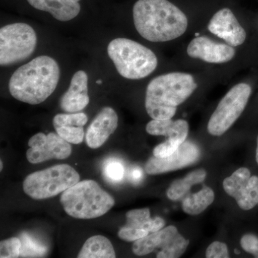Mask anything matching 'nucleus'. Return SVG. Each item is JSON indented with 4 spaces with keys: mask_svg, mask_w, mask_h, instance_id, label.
Listing matches in <instances>:
<instances>
[{
    "mask_svg": "<svg viewBox=\"0 0 258 258\" xmlns=\"http://www.w3.org/2000/svg\"><path fill=\"white\" fill-rule=\"evenodd\" d=\"M133 16L137 31L151 42L175 40L188 27L184 13L168 0H139L134 5Z\"/></svg>",
    "mask_w": 258,
    "mask_h": 258,
    "instance_id": "obj_1",
    "label": "nucleus"
},
{
    "mask_svg": "<svg viewBox=\"0 0 258 258\" xmlns=\"http://www.w3.org/2000/svg\"><path fill=\"white\" fill-rule=\"evenodd\" d=\"M60 76V68L53 58L39 56L15 71L9 81L10 94L23 103L40 104L55 91Z\"/></svg>",
    "mask_w": 258,
    "mask_h": 258,
    "instance_id": "obj_2",
    "label": "nucleus"
},
{
    "mask_svg": "<svg viewBox=\"0 0 258 258\" xmlns=\"http://www.w3.org/2000/svg\"><path fill=\"white\" fill-rule=\"evenodd\" d=\"M198 87L191 75L170 73L158 76L148 85L145 107L152 119H170L177 107L184 103Z\"/></svg>",
    "mask_w": 258,
    "mask_h": 258,
    "instance_id": "obj_3",
    "label": "nucleus"
},
{
    "mask_svg": "<svg viewBox=\"0 0 258 258\" xmlns=\"http://www.w3.org/2000/svg\"><path fill=\"white\" fill-rule=\"evenodd\" d=\"M60 200L68 215L81 220L103 216L115 205L113 197L93 180L76 183L62 193Z\"/></svg>",
    "mask_w": 258,
    "mask_h": 258,
    "instance_id": "obj_4",
    "label": "nucleus"
},
{
    "mask_svg": "<svg viewBox=\"0 0 258 258\" xmlns=\"http://www.w3.org/2000/svg\"><path fill=\"white\" fill-rule=\"evenodd\" d=\"M107 51L118 74L125 79H144L157 69L155 54L142 44L129 39H114L108 44Z\"/></svg>",
    "mask_w": 258,
    "mask_h": 258,
    "instance_id": "obj_5",
    "label": "nucleus"
},
{
    "mask_svg": "<svg viewBox=\"0 0 258 258\" xmlns=\"http://www.w3.org/2000/svg\"><path fill=\"white\" fill-rule=\"evenodd\" d=\"M79 180V173L72 166L59 164L27 176L23 182V189L34 200H45L63 192Z\"/></svg>",
    "mask_w": 258,
    "mask_h": 258,
    "instance_id": "obj_6",
    "label": "nucleus"
},
{
    "mask_svg": "<svg viewBox=\"0 0 258 258\" xmlns=\"http://www.w3.org/2000/svg\"><path fill=\"white\" fill-rule=\"evenodd\" d=\"M36 46V33L28 24L5 25L0 29V64L10 66L26 60Z\"/></svg>",
    "mask_w": 258,
    "mask_h": 258,
    "instance_id": "obj_7",
    "label": "nucleus"
},
{
    "mask_svg": "<svg viewBox=\"0 0 258 258\" xmlns=\"http://www.w3.org/2000/svg\"><path fill=\"white\" fill-rule=\"evenodd\" d=\"M252 89L247 83H239L225 95L209 120L208 130L212 136L223 135L240 116Z\"/></svg>",
    "mask_w": 258,
    "mask_h": 258,
    "instance_id": "obj_8",
    "label": "nucleus"
},
{
    "mask_svg": "<svg viewBox=\"0 0 258 258\" xmlns=\"http://www.w3.org/2000/svg\"><path fill=\"white\" fill-rule=\"evenodd\" d=\"M189 242L180 235L175 226L171 225L135 241L133 252L137 255L143 256L161 249L157 258H178L184 253Z\"/></svg>",
    "mask_w": 258,
    "mask_h": 258,
    "instance_id": "obj_9",
    "label": "nucleus"
},
{
    "mask_svg": "<svg viewBox=\"0 0 258 258\" xmlns=\"http://www.w3.org/2000/svg\"><path fill=\"white\" fill-rule=\"evenodd\" d=\"M30 149L26 157L31 164H39L50 159H66L71 156L72 148L69 142L57 134L38 133L29 140Z\"/></svg>",
    "mask_w": 258,
    "mask_h": 258,
    "instance_id": "obj_10",
    "label": "nucleus"
},
{
    "mask_svg": "<svg viewBox=\"0 0 258 258\" xmlns=\"http://www.w3.org/2000/svg\"><path fill=\"white\" fill-rule=\"evenodd\" d=\"M225 192L233 198L242 210H252L258 204V177L242 167L223 181Z\"/></svg>",
    "mask_w": 258,
    "mask_h": 258,
    "instance_id": "obj_11",
    "label": "nucleus"
},
{
    "mask_svg": "<svg viewBox=\"0 0 258 258\" xmlns=\"http://www.w3.org/2000/svg\"><path fill=\"white\" fill-rule=\"evenodd\" d=\"M200 148L196 144L184 142L169 157L150 158L146 164V171L154 175L177 170L195 164L200 159Z\"/></svg>",
    "mask_w": 258,
    "mask_h": 258,
    "instance_id": "obj_12",
    "label": "nucleus"
},
{
    "mask_svg": "<svg viewBox=\"0 0 258 258\" xmlns=\"http://www.w3.org/2000/svg\"><path fill=\"white\" fill-rule=\"evenodd\" d=\"M208 30L230 46H239L245 41V30L228 8L219 10L214 15L209 23Z\"/></svg>",
    "mask_w": 258,
    "mask_h": 258,
    "instance_id": "obj_13",
    "label": "nucleus"
},
{
    "mask_svg": "<svg viewBox=\"0 0 258 258\" xmlns=\"http://www.w3.org/2000/svg\"><path fill=\"white\" fill-rule=\"evenodd\" d=\"M188 55L210 63H224L232 60L235 55L233 47L217 43L207 37H197L188 45Z\"/></svg>",
    "mask_w": 258,
    "mask_h": 258,
    "instance_id": "obj_14",
    "label": "nucleus"
},
{
    "mask_svg": "<svg viewBox=\"0 0 258 258\" xmlns=\"http://www.w3.org/2000/svg\"><path fill=\"white\" fill-rule=\"evenodd\" d=\"M118 117L111 107H104L87 129L86 139L91 149H98L108 140L118 127Z\"/></svg>",
    "mask_w": 258,
    "mask_h": 258,
    "instance_id": "obj_15",
    "label": "nucleus"
},
{
    "mask_svg": "<svg viewBox=\"0 0 258 258\" xmlns=\"http://www.w3.org/2000/svg\"><path fill=\"white\" fill-rule=\"evenodd\" d=\"M88 78L85 71L76 72L71 79L69 90L61 97L60 106L66 113L83 111L90 102L88 96Z\"/></svg>",
    "mask_w": 258,
    "mask_h": 258,
    "instance_id": "obj_16",
    "label": "nucleus"
},
{
    "mask_svg": "<svg viewBox=\"0 0 258 258\" xmlns=\"http://www.w3.org/2000/svg\"><path fill=\"white\" fill-rule=\"evenodd\" d=\"M32 8L50 13L60 22H68L77 17L81 11L80 0H28Z\"/></svg>",
    "mask_w": 258,
    "mask_h": 258,
    "instance_id": "obj_17",
    "label": "nucleus"
},
{
    "mask_svg": "<svg viewBox=\"0 0 258 258\" xmlns=\"http://www.w3.org/2000/svg\"><path fill=\"white\" fill-rule=\"evenodd\" d=\"M147 133L153 136H165L169 140L182 144L189 133V124L185 120L153 119L146 127Z\"/></svg>",
    "mask_w": 258,
    "mask_h": 258,
    "instance_id": "obj_18",
    "label": "nucleus"
},
{
    "mask_svg": "<svg viewBox=\"0 0 258 258\" xmlns=\"http://www.w3.org/2000/svg\"><path fill=\"white\" fill-rule=\"evenodd\" d=\"M125 215L127 222L125 226L137 230H145L149 234L164 228L166 224L161 217L151 218L150 210L148 208L131 210Z\"/></svg>",
    "mask_w": 258,
    "mask_h": 258,
    "instance_id": "obj_19",
    "label": "nucleus"
},
{
    "mask_svg": "<svg viewBox=\"0 0 258 258\" xmlns=\"http://www.w3.org/2000/svg\"><path fill=\"white\" fill-rule=\"evenodd\" d=\"M79 258H114L115 252L111 241L104 236L90 237L78 254Z\"/></svg>",
    "mask_w": 258,
    "mask_h": 258,
    "instance_id": "obj_20",
    "label": "nucleus"
},
{
    "mask_svg": "<svg viewBox=\"0 0 258 258\" xmlns=\"http://www.w3.org/2000/svg\"><path fill=\"white\" fill-rule=\"evenodd\" d=\"M206 176V171L203 169L191 171L182 179L176 180L171 183L166 191L168 198L173 201L181 200L189 191L191 186L203 183Z\"/></svg>",
    "mask_w": 258,
    "mask_h": 258,
    "instance_id": "obj_21",
    "label": "nucleus"
},
{
    "mask_svg": "<svg viewBox=\"0 0 258 258\" xmlns=\"http://www.w3.org/2000/svg\"><path fill=\"white\" fill-rule=\"evenodd\" d=\"M214 200L213 190L209 186H204L198 192L189 195L183 200L182 209L188 215H200L212 205Z\"/></svg>",
    "mask_w": 258,
    "mask_h": 258,
    "instance_id": "obj_22",
    "label": "nucleus"
},
{
    "mask_svg": "<svg viewBox=\"0 0 258 258\" xmlns=\"http://www.w3.org/2000/svg\"><path fill=\"white\" fill-rule=\"evenodd\" d=\"M21 252L23 257H41L47 254V247L33 236L24 232L20 235Z\"/></svg>",
    "mask_w": 258,
    "mask_h": 258,
    "instance_id": "obj_23",
    "label": "nucleus"
},
{
    "mask_svg": "<svg viewBox=\"0 0 258 258\" xmlns=\"http://www.w3.org/2000/svg\"><path fill=\"white\" fill-rule=\"evenodd\" d=\"M88 116L84 113H69L57 114L53 118L54 127L84 126L87 123Z\"/></svg>",
    "mask_w": 258,
    "mask_h": 258,
    "instance_id": "obj_24",
    "label": "nucleus"
},
{
    "mask_svg": "<svg viewBox=\"0 0 258 258\" xmlns=\"http://www.w3.org/2000/svg\"><path fill=\"white\" fill-rule=\"evenodd\" d=\"M103 174L108 181L114 183L120 182L124 177V166L118 159H108L103 166Z\"/></svg>",
    "mask_w": 258,
    "mask_h": 258,
    "instance_id": "obj_25",
    "label": "nucleus"
},
{
    "mask_svg": "<svg viewBox=\"0 0 258 258\" xmlns=\"http://www.w3.org/2000/svg\"><path fill=\"white\" fill-rule=\"evenodd\" d=\"M59 136L71 144L82 143L84 139V129L82 126H60L55 128Z\"/></svg>",
    "mask_w": 258,
    "mask_h": 258,
    "instance_id": "obj_26",
    "label": "nucleus"
},
{
    "mask_svg": "<svg viewBox=\"0 0 258 258\" xmlns=\"http://www.w3.org/2000/svg\"><path fill=\"white\" fill-rule=\"evenodd\" d=\"M21 241L18 237H12L0 242V257L15 258L20 256Z\"/></svg>",
    "mask_w": 258,
    "mask_h": 258,
    "instance_id": "obj_27",
    "label": "nucleus"
},
{
    "mask_svg": "<svg viewBox=\"0 0 258 258\" xmlns=\"http://www.w3.org/2000/svg\"><path fill=\"white\" fill-rule=\"evenodd\" d=\"M148 235H149V233L147 231L131 228L125 225L120 229L118 233V237L126 242H135Z\"/></svg>",
    "mask_w": 258,
    "mask_h": 258,
    "instance_id": "obj_28",
    "label": "nucleus"
},
{
    "mask_svg": "<svg viewBox=\"0 0 258 258\" xmlns=\"http://www.w3.org/2000/svg\"><path fill=\"white\" fill-rule=\"evenodd\" d=\"M206 257L208 258H227L229 256L227 244L223 242H216L210 244L206 250Z\"/></svg>",
    "mask_w": 258,
    "mask_h": 258,
    "instance_id": "obj_29",
    "label": "nucleus"
},
{
    "mask_svg": "<svg viewBox=\"0 0 258 258\" xmlns=\"http://www.w3.org/2000/svg\"><path fill=\"white\" fill-rule=\"evenodd\" d=\"M179 146V144L167 139L164 143L159 144L154 148V151H153L154 157L157 158L169 157L175 152Z\"/></svg>",
    "mask_w": 258,
    "mask_h": 258,
    "instance_id": "obj_30",
    "label": "nucleus"
},
{
    "mask_svg": "<svg viewBox=\"0 0 258 258\" xmlns=\"http://www.w3.org/2000/svg\"><path fill=\"white\" fill-rule=\"evenodd\" d=\"M241 247L246 252L258 257V237L252 234H247L240 240Z\"/></svg>",
    "mask_w": 258,
    "mask_h": 258,
    "instance_id": "obj_31",
    "label": "nucleus"
},
{
    "mask_svg": "<svg viewBox=\"0 0 258 258\" xmlns=\"http://www.w3.org/2000/svg\"><path fill=\"white\" fill-rule=\"evenodd\" d=\"M143 178V171L138 166L132 168L128 171V179L134 184H138Z\"/></svg>",
    "mask_w": 258,
    "mask_h": 258,
    "instance_id": "obj_32",
    "label": "nucleus"
},
{
    "mask_svg": "<svg viewBox=\"0 0 258 258\" xmlns=\"http://www.w3.org/2000/svg\"><path fill=\"white\" fill-rule=\"evenodd\" d=\"M256 161H257L258 164V137L257 141V149H256Z\"/></svg>",
    "mask_w": 258,
    "mask_h": 258,
    "instance_id": "obj_33",
    "label": "nucleus"
},
{
    "mask_svg": "<svg viewBox=\"0 0 258 258\" xmlns=\"http://www.w3.org/2000/svg\"><path fill=\"white\" fill-rule=\"evenodd\" d=\"M0 166H1V168H0V171H2V170H3V161H1V162H0Z\"/></svg>",
    "mask_w": 258,
    "mask_h": 258,
    "instance_id": "obj_34",
    "label": "nucleus"
},
{
    "mask_svg": "<svg viewBox=\"0 0 258 258\" xmlns=\"http://www.w3.org/2000/svg\"><path fill=\"white\" fill-rule=\"evenodd\" d=\"M97 83H98V84H100V83H101V81H97Z\"/></svg>",
    "mask_w": 258,
    "mask_h": 258,
    "instance_id": "obj_35",
    "label": "nucleus"
}]
</instances>
